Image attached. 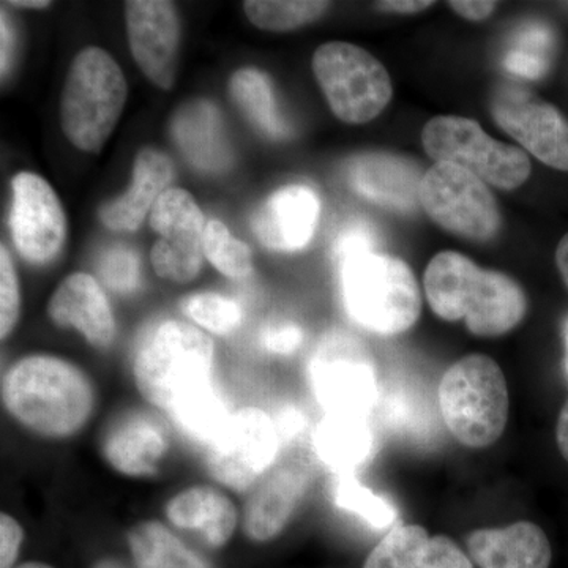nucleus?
<instances>
[{"label":"nucleus","instance_id":"nucleus-10","mask_svg":"<svg viewBox=\"0 0 568 568\" xmlns=\"http://www.w3.org/2000/svg\"><path fill=\"white\" fill-rule=\"evenodd\" d=\"M420 205L426 215L447 233L487 244L503 227V215L487 183L465 168L435 163L424 174Z\"/></svg>","mask_w":568,"mask_h":568},{"label":"nucleus","instance_id":"nucleus-17","mask_svg":"<svg viewBox=\"0 0 568 568\" xmlns=\"http://www.w3.org/2000/svg\"><path fill=\"white\" fill-rule=\"evenodd\" d=\"M312 480V465L301 458L283 463L265 474L245 504L246 537L257 544L278 537L304 500Z\"/></svg>","mask_w":568,"mask_h":568},{"label":"nucleus","instance_id":"nucleus-42","mask_svg":"<svg viewBox=\"0 0 568 568\" xmlns=\"http://www.w3.org/2000/svg\"><path fill=\"white\" fill-rule=\"evenodd\" d=\"M433 3L435 2L429 0H386V2H376L375 7L388 13L413 14L429 9Z\"/></svg>","mask_w":568,"mask_h":568},{"label":"nucleus","instance_id":"nucleus-24","mask_svg":"<svg viewBox=\"0 0 568 568\" xmlns=\"http://www.w3.org/2000/svg\"><path fill=\"white\" fill-rule=\"evenodd\" d=\"M313 448L335 476H354L375 458L377 439L366 416L325 414L313 435Z\"/></svg>","mask_w":568,"mask_h":568},{"label":"nucleus","instance_id":"nucleus-11","mask_svg":"<svg viewBox=\"0 0 568 568\" xmlns=\"http://www.w3.org/2000/svg\"><path fill=\"white\" fill-rule=\"evenodd\" d=\"M203 211L183 189L166 190L153 205L149 224L156 234L151 263L155 274L166 282L189 284L201 274L204 264Z\"/></svg>","mask_w":568,"mask_h":568},{"label":"nucleus","instance_id":"nucleus-43","mask_svg":"<svg viewBox=\"0 0 568 568\" xmlns=\"http://www.w3.org/2000/svg\"><path fill=\"white\" fill-rule=\"evenodd\" d=\"M2 52H0V61H2V78H6L7 70H9L10 61H11V50H13V33H11V28L9 21H7L6 10H2Z\"/></svg>","mask_w":568,"mask_h":568},{"label":"nucleus","instance_id":"nucleus-3","mask_svg":"<svg viewBox=\"0 0 568 568\" xmlns=\"http://www.w3.org/2000/svg\"><path fill=\"white\" fill-rule=\"evenodd\" d=\"M215 346L203 328L182 320H162L141 336L133 376L140 394L170 414L189 396L213 384Z\"/></svg>","mask_w":568,"mask_h":568},{"label":"nucleus","instance_id":"nucleus-40","mask_svg":"<svg viewBox=\"0 0 568 568\" xmlns=\"http://www.w3.org/2000/svg\"><path fill=\"white\" fill-rule=\"evenodd\" d=\"M496 6V2H487V0H484V2H478V0H473V2H469V0H459V2L452 0V2H448V7L467 21L487 20L488 17H491Z\"/></svg>","mask_w":568,"mask_h":568},{"label":"nucleus","instance_id":"nucleus-19","mask_svg":"<svg viewBox=\"0 0 568 568\" xmlns=\"http://www.w3.org/2000/svg\"><path fill=\"white\" fill-rule=\"evenodd\" d=\"M47 312L52 323L74 328L97 349L111 347L118 335L114 313L102 284L82 272L67 276L59 284Z\"/></svg>","mask_w":568,"mask_h":568},{"label":"nucleus","instance_id":"nucleus-22","mask_svg":"<svg viewBox=\"0 0 568 568\" xmlns=\"http://www.w3.org/2000/svg\"><path fill=\"white\" fill-rule=\"evenodd\" d=\"M467 552L478 568H549L551 544L545 530L532 521H517L506 528L477 529L467 536Z\"/></svg>","mask_w":568,"mask_h":568},{"label":"nucleus","instance_id":"nucleus-47","mask_svg":"<svg viewBox=\"0 0 568 568\" xmlns=\"http://www.w3.org/2000/svg\"><path fill=\"white\" fill-rule=\"evenodd\" d=\"M92 568H126L125 566H122L119 560L115 559H102L99 560V562L95 564Z\"/></svg>","mask_w":568,"mask_h":568},{"label":"nucleus","instance_id":"nucleus-41","mask_svg":"<svg viewBox=\"0 0 568 568\" xmlns=\"http://www.w3.org/2000/svg\"><path fill=\"white\" fill-rule=\"evenodd\" d=\"M275 425L283 443V440L294 439L304 429L305 420L301 410L295 409V407H284L278 418H276Z\"/></svg>","mask_w":568,"mask_h":568},{"label":"nucleus","instance_id":"nucleus-39","mask_svg":"<svg viewBox=\"0 0 568 568\" xmlns=\"http://www.w3.org/2000/svg\"><path fill=\"white\" fill-rule=\"evenodd\" d=\"M304 339V332L295 324H280L268 327L264 334V346L268 353L287 355L293 354Z\"/></svg>","mask_w":568,"mask_h":568},{"label":"nucleus","instance_id":"nucleus-12","mask_svg":"<svg viewBox=\"0 0 568 568\" xmlns=\"http://www.w3.org/2000/svg\"><path fill=\"white\" fill-rule=\"evenodd\" d=\"M280 446L282 437L274 418L257 407H244L235 410L209 444V470L220 484L244 491L271 469Z\"/></svg>","mask_w":568,"mask_h":568},{"label":"nucleus","instance_id":"nucleus-23","mask_svg":"<svg viewBox=\"0 0 568 568\" xmlns=\"http://www.w3.org/2000/svg\"><path fill=\"white\" fill-rule=\"evenodd\" d=\"M170 450L166 429L148 414L123 416L111 426L103 440L106 462L130 477L152 476Z\"/></svg>","mask_w":568,"mask_h":568},{"label":"nucleus","instance_id":"nucleus-15","mask_svg":"<svg viewBox=\"0 0 568 568\" xmlns=\"http://www.w3.org/2000/svg\"><path fill=\"white\" fill-rule=\"evenodd\" d=\"M130 52L142 74L162 91H171L181 61L182 24L173 2H125Z\"/></svg>","mask_w":568,"mask_h":568},{"label":"nucleus","instance_id":"nucleus-35","mask_svg":"<svg viewBox=\"0 0 568 568\" xmlns=\"http://www.w3.org/2000/svg\"><path fill=\"white\" fill-rule=\"evenodd\" d=\"M97 271L104 286L118 294H132L141 284L140 256L129 246L108 248L100 257Z\"/></svg>","mask_w":568,"mask_h":568},{"label":"nucleus","instance_id":"nucleus-14","mask_svg":"<svg viewBox=\"0 0 568 568\" xmlns=\"http://www.w3.org/2000/svg\"><path fill=\"white\" fill-rule=\"evenodd\" d=\"M489 106L508 136L547 166L568 171V121L555 104L523 85L500 84Z\"/></svg>","mask_w":568,"mask_h":568},{"label":"nucleus","instance_id":"nucleus-33","mask_svg":"<svg viewBox=\"0 0 568 568\" xmlns=\"http://www.w3.org/2000/svg\"><path fill=\"white\" fill-rule=\"evenodd\" d=\"M204 257L224 276L246 278L253 272L252 248L239 241L220 220H209L203 239Z\"/></svg>","mask_w":568,"mask_h":568},{"label":"nucleus","instance_id":"nucleus-4","mask_svg":"<svg viewBox=\"0 0 568 568\" xmlns=\"http://www.w3.org/2000/svg\"><path fill=\"white\" fill-rule=\"evenodd\" d=\"M347 316L379 336L405 334L422 315V291L413 268L394 254L364 253L338 264Z\"/></svg>","mask_w":568,"mask_h":568},{"label":"nucleus","instance_id":"nucleus-48","mask_svg":"<svg viewBox=\"0 0 568 568\" xmlns=\"http://www.w3.org/2000/svg\"><path fill=\"white\" fill-rule=\"evenodd\" d=\"M14 568H52V567L48 566V564H43V562H26V564H21V566L14 567Z\"/></svg>","mask_w":568,"mask_h":568},{"label":"nucleus","instance_id":"nucleus-38","mask_svg":"<svg viewBox=\"0 0 568 568\" xmlns=\"http://www.w3.org/2000/svg\"><path fill=\"white\" fill-rule=\"evenodd\" d=\"M24 532L9 514L0 515V568H14Z\"/></svg>","mask_w":568,"mask_h":568},{"label":"nucleus","instance_id":"nucleus-16","mask_svg":"<svg viewBox=\"0 0 568 568\" xmlns=\"http://www.w3.org/2000/svg\"><path fill=\"white\" fill-rule=\"evenodd\" d=\"M320 216L321 200L315 190L304 183H291L257 205L250 226L264 248L295 253L313 241Z\"/></svg>","mask_w":568,"mask_h":568},{"label":"nucleus","instance_id":"nucleus-46","mask_svg":"<svg viewBox=\"0 0 568 568\" xmlns=\"http://www.w3.org/2000/svg\"><path fill=\"white\" fill-rule=\"evenodd\" d=\"M9 7H17V9H28V10H47L50 9L52 2H48V0H17V2H7Z\"/></svg>","mask_w":568,"mask_h":568},{"label":"nucleus","instance_id":"nucleus-13","mask_svg":"<svg viewBox=\"0 0 568 568\" xmlns=\"http://www.w3.org/2000/svg\"><path fill=\"white\" fill-rule=\"evenodd\" d=\"M9 230L14 248L33 265H48L61 254L69 234L61 197L47 179L22 171L11 181Z\"/></svg>","mask_w":568,"mask_h":568},{"label":"nucleus","instance_id":"nucleus-44","mask_svg":"<svg viewBox=\"0 0 568 568\" xmlns=\"http://www.w3.org/2000/svg\"><path fill=\"white\" fill-rule=\"evenodd\" d=\"M556 443L562 458L568 463V399L560 409L558 425H556Z\"/></svg>","mask_w":568,"mask_h":568},{"label":"nucleus","instance_id":"nucleus-25","mask_svg":"<svg viewBox=\"0 0 568 568\" xmlns=\"http://www.w3.org/2000/svg\"><path fill=\"white\" fill-rule=\"evenodd\" d=\"M171 133L183 155L194 168L220 173L231 164V148L224 134L223 119L216 106L194 100L175 112Z\"/></svg>","mask_w":568,"mask_h":568},{"label":"nucleus","instance_id":"nucleus-31","mask_svg":"<svg viewBox=\"0 0 568 568\" xmlns=\"http://www.w3.org/2000/svg\"><path fill=\"white\" fill-rule=\"evenodd\" d=\"M555 33L545 24H528L515 37L504 59L510 73L525 80H540L551 67Z\"/></svg>","mask_w":568,"mask_h":568},{"label":"nucleus","instance_id":"nucleus-36","mask_svg":"<svg viewBox=\"0 0 568 568\" xmlns=\"http://www.w3.org/2000/svg\"><path fill=\"white\" fill-rule=\"evenodd\" d=\"M21 316V291L11 254L6 245L0 246V338L6 342Z\"/></svg>","mask_w":568,"mask_h":568},{"label":"nucleus","instance_id":"nucleus-8","mask_svg":"<svg viewBox=\"0 0 568 568\" xmlns=\"http://www.w3.org/2000/svg\"><path fill=\"white\" fill-rule=\"evenodd\" d=\"M422 144L436 163L457 164L487 185L507 192L528 182L532 171L525 151L495 140L480 123L459 115H437L426 122Z\"/></svg>","mask_w":568,"mask_h":568},{"label":"nucleus","instance_id":"nucleus-45","mask_svg":"<svg viewBox=\"0 0 568 568\" xmlns=\"http://www.w3.org/2000/svg\"><path fill=\"white\" fill-rule=\"evenodd\" d=\"M556 264H558L559 274L568 290V234L560 239L558 250H556Z\"/></svg>","mask_w":568,"mask_h":568},{"label":"nucleus","instance_id":"nucleus-1","mask_svg":"<svg viewBox=\"0 0 568 568\" xmlns=\"http://www.w3.org/2000/svg\"><path fill=\"white\" fill-rule=\"evenodd\" d=\"M425 297L440 320H465L467 331L496 338L517 328L528 315V295L504 272L481 268L458 252L437 253L426 265Z\"/></svg>","mask_w":568,"mask_h":568},{"label":"nucleus","instance_id":"nucleus-20","mask_svg":"<svg viewBox=\"0 0 568 568\" xmlns=\"http://www.w3.org/2000/svg\"><path fill=\"white\" fill-rule=\"evenodd\" d=\"M173 181V160L159 149L142 148L134 156L129 189L115 200L100 205V222L112 233H134Z\"/></svg>","mask_w":568,"mask_h":568},{"label":"nucleus","instance_id":"nucleus-7","mask_svg":"<svg viewBox=\"0 0 568 568\" xmlns=\"http://www.w3.org/2000/svg\"><path fill=\"white\" fill-rule=\"evenodd\" d=\"M312 69L335 118L349 125L375 121L394 95L386 67L354 43L321 44L313 54Z\"/></svg>","mask_w":568,"mask_h":568},{"label":"nucleus","instance_id":"nucleus-6","mask_svg":"<svg viewBox=\"0 0 568 568\" xmlns=\"http://www.w3.org/2000/svg\"><path fill=\"white\" fill-rule=\"evenodd\" d=\"M440 417L459 444L487 448L500 439L510 416L506 375L495 358L469 354L448 366L437 387Z\"/></svg>","mask_w":568,"mask_h":568},{"label":"nucleus","instance_id":"nucleus-21","mask_svg":"<svg viewBox=\"0 0 568 568\" xmlns=\"http://www.w3.org/2000/svg\"><path fill=\"white\" fill-rule=\"evenodd\" d=\"M364 568H474V562L454 538L432 536L420 525H398L373 548Z\"/></svg>","mask_w":568,"mask_h":568},{"label":"nucleus","instance_id":"nucleus-2","mask_svg":"<svg viewBox=\"0 0 568 568\" xmlns=\"http://www.w3.org/2000/svg\"><path fill=\"white\" fill-rule=\"evenodd\" d=\"M3 406L36 435H77L95 409L92 381L77 365L54 355L20 358L2 377Z\"/></svg>","mask_w":568,"mask_h":568},{"label":"nucleus","instance_id":"nucleus-9","mask_svg":"<svg viewBox=\"0 0 568 568\" xmlns=\"http://www.w3.org/2000/svg\"><path fill=\"white\" fill-rule=\"evenodd\" d=\"M308 379L327 414L372 413L379 398V376L368 346L345 331L324 336L310 358Z\"/></svg>","mask_w":568,"mask_h":568},{"label":"nucleus","instance_id":"nucleus-32","mask_svg":"<svg viewBox=\"0 0 568 568\" xmlns=\"http://www.w3.org/2000/svg\"><path fill=\"white\" fill-rule=\"evenodd\" d=\"M335 506L361 518L369 528H390L396 519V508L386 497L376 495L354 476H336L332 484Z\"/></svg>","mask_w":568,"mask_h":568},{"label":"nucleus","instance_id":"nucleus-18","mask_svg":"<svg viewBox=\"0 0 568 568\" xmlns=\"http://www.w3.org/2000/svg\"><path fill=\"white\" fill-rule=\"evenodd\" d=\"M347 182L365 200L396 212L420 205L424 174L413 160L387 152L353 156L346 166Z\"/></svg>","mask_w":568,"mask_h":568},{"label":"nucleus","instance_id":"nucleus-29","mask_svg":"<svg viewBox=\"0 0 568 568\" xmlns=\"http://www.w3.org/2000/svg\"><path fill=\"white\" fill-rule=\"evenodd\" d=\"M233 414L222 392L215 384H211L189 396L168 416L181 428L183 435L209 446L222 433Z\"/></svg>","mask_w":568,"mask_h":568},{"label":"nucleus","instance_id":"nucleus-49","mask_svg":"<svg viewBox=\"0 0 568 568\" xmlns=\"http://www.w3.org/2000/svg\"><path fill=\"white\" fill-rule=\"evenodd\" d=\"M566 339H567V353H568V323L566 328ZM567 368H568V357H567Z\"/></svg>","mask_w":568,"mask_h":568},{"label":"nucleus","instance_id":"nucleus-27","mask_svg":"<svg viewBox=\"0 0 568 568\" xmlns=\"http://www.w3.org/2000/svg\"><path fill=\"white\" fill-rule=\"evenodd\" d=\"M230 95L254 129L274 140L287 136L290 130L276 108L274 85L264 71L250 67L235 71L230 80Z\"/></svg>","mask_w":568,"mask_h":568},{"label":"nucleus","instance_id":"nucleus-30","mask_svg":"<svg viewBox=\"0 0 568 568\" xmlns=\"http://www.w3.org/2000/svg\"><path fill=\"white\" fill-rule=\"evenodd\" d=\"M331 2L323 0H248L244 11L254 28L268 32H290L324 17Z\"/></svg>","mask_w":568,"mask_h":568},{"label":"nucleus","instance_id":"nucleus-28","mask_svg":"<svg viewBox=\"0 0 568 568\" xmlns=\"http://www.w3.org/2000/svg\"><path fill=\"white\" fill-rule=\"evenodd\" d=\"M126 540L138 568H211L159 521L140 523L130 529Z\"/></svg>","mask_w":568,"mask_h":568},{"label":"nucleus","instance_id":"nucleus-34","mask_svg":"<svg viewBox=\"0 0 568 568\" xmlns=\"http://www.w3.org/2000/svg\"><path fill=\"white\" fill-rule=\"evenodd\" d=\"M182 310L197 327L215 335L233 334L244 320V313L237 302L215 293L190 295L183 302Z\"/></svg>","mask_w":568,"mask_h":568},{"label":"nucleus","instance_id":"nucleus-5","mask_svg":"<svg viewBox=\"0 0 568 568\" xmlns=\"http://www.w3.org/2000/svg\"><path fill=\"white\" fill-rule=\"evenodd\" d=\"M129 82L110 52L88 47L67 71L59 119L67 140L82 152L100 153L121 121Z\"/></svg>","mask_w":568,"mask_h":568},{"label":"nucleus","instance_id":"nucleus-26","mask_svg":"<svg viewBox=\"0 0 568 568\" xmlns=\"http://www.w3.org/2000/svg\"><path fill=\"white\" fill-rule=\"evenodd\" d=\"M166 517L175 528L200 532L213 548L224 547L237 525V510L230 497L212 487L179 493L168 503Z\"/></svg>","mask_w":568,"mask_h":568},{"label":"nucleus","instance_id":"nucleus-37","mask_svg":"<svg viewBox=\"0 0 568 568\" xmlns=\"http://www.w3.org/2000/svg\"><path fill=\"white\" fill-rule=\"evenodd\" d=\"M377 235L375 227L364 220L347 223L334 241V257L336 264L358 254L376 252Z\"/></svg>","mask_w":568,"mask_h":568}]
</instances>
